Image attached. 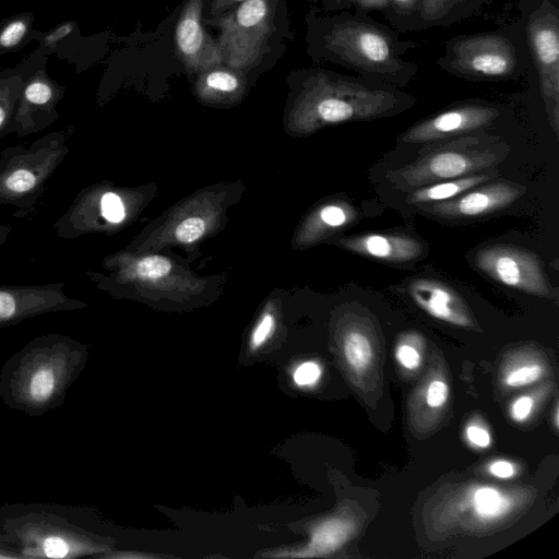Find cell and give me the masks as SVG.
I'll return each instance as SVG.
<instances>
[{"instance_id":"cell-17","label":"cell","mask_w":559,"mask_h":559,"mask_svg":"<svg viewBox=\"0 0 559 559\" xmlns=\"http://www.w3.org/2000/svg\"><path fill=\"white\" fill-rule=\"evenodd\" d=\"M487 175H468L465 177L435 182L415 189L406 201L411 204H433L456 198L463 192L488 180Z\"/></svg>"},{"instance_id":"cell-21","label":"cell","mask_w":559,"mask_h":559,"mask_svg":"<svg viewBox=\"0 0 559 559\" xmlns=\"http://www.w3.org/2000/svg\"><path fill=\"white\" fill-rule=\"evenodd\" d=\"M389 0H320L318 8L323 12L353 11L369 14L385 11Z\"/></svg>"},{"instance_id":"cell-13","label":"cell","mask_w":559,"mask_h":559,"mask_svg":"<svg viewBox=\"0 0 559 559\" xmlns=\"http://www.w3.org/2000/svg\"><path fill=\"white\" fill-rule=\"evenodd\" d=\"M525 192V187L500 181L469 189L454 199L429 204L427 211L442 217L464 218L490 214L509 206Z\"/></svg>"},{"instance_id":"cell-3","label":"cell","mask_w":559,"mask_h":559,"mask_svg":"<svg viewBox=\"0 0 559 559\" xmlns=\"http://www.w3.org/2000/svg\"><path fill=\"white\" fill-rule=\"evenodd\" d=\"M286 81L300 109L318 123L377 119L414 104V98L400 87L320 67L292 70Z\"/></svg>"},{"instance_id":"cell-23","label":"cell","mask_w":559,"mask_h":559,"mask_svg":"<svg viewBox=\"0 0 559 559\" xmlns=\"http://www.w3.org/2000/svg\"><path fill=\"white\" fill-rule=\"evenodd\" d=\"M135 270L141 278L156 280L170 272L171 263L164 257L151 255L139 261Z\"/></svg>"},{"instance_id":"cell-19","label":"cell","mask_w":559,"mask_h":559,"mask_svg":"<svg viewBox=\"0 0 559 559\" xmlns=\"http://www.w3.org/2000/svg\"><path fill=\"white\" fill-rule=\"evenodd\" d=\"M343 352L348 366L357 373L367 370L372 361L373 349L370 338L357 328L345 333Z\"/></svg>"},{"instance_id":"cell-18","label":"cell","mask_w":559,"mask_h":559,"mask_svg":"<svg viewBox=\"0 0 559 559\" xmlns=\"http://www.w3.org/2000/svg\"><path fill=\"white\" fill-rule=\"evenodd\" d=\"M352 524L341 519H331L318 525L311 534L306 549L293 557L326 555L338 548L350 535Z\"/></svg>"},{"instance_id":"cell-24","label":"cell","mask_w":559,"mask_h":559,"mask_svg":"<svg viewBox=\"0 0 559 559\" xmlns=\"http://www.w3.org/2000/svg\"><path fill=\"white\" fill-rule=\"evenodd\" d=\"M53 93L50 86L43 82L29 84L24 92L25 103L33 107H45L50 104Z\"/></svg>"},{"instance_id":"cell-10","label":"cell","mask_w":559,"mask_h":559,"mask_svg":"<svg viewBox=\"0 0 559 559\" xmlns=\"http://www.w3.org/2000/svg\"><path fill=\"white\" fill-rule=\"evenodd\" d=\"M474 262L478 270L502 285L538 296L551 294L543 263L525 249L491 245L478 250Z\"/></svg>"},{"instance_id":"cell-30","label":"cell","mask_w":559,"mask_h":559,"mask_svg":"<svg viewBox=\"0 0 559 559\" xmlns=\"http://www.w3.org/2000/svg\"><path fill=\"white\" fill-rule=\"evenodd\" d=\"M448 396V384L441 380H433L427 388L426 403L431 408H439L447 403Z\"/></svg>"},{"instance_id":"cell-26","label":"cell","mask_w":559,"mask_h":559,"mask_svg":"<svg viewBox=\"0 0 559 559\" xmlns=\"http://www.w3.org/2000/svg\"><path fill=\"white\" fill-rule=\"evenodd\" d=\"M246 0H205L204 24L210 27L223 14Z\"/></svg>"},{"instance_id":"cell-9","label":"cell","mask_w":559,"mask_h":559,"mask_svg":"<svg viewBox=\"0 0 559 559\" xmlns=\"http://www.w3.org/2000/svg\"><path fill=\"white\" fill-rule=\"evenodd\" d=\"M527 46L538 72L540 92L557 132L559 114V9L544 0L526 22Z\"/></svg>"},{"instance_id":"cell-6","label":"cell","mask_w":559,"mask_h":559,"mask_svg":"<svg viewBox=\"0 0 559 559\" xmlns=\"http://www.w3.org/2000/svg\"><path fill=\"white\" fill-rule=\"evenodd\" d=\"M524 52L525 49L504 33H479L449 40L437 64L467 80H508L524 70Z\"/></svg>"},{"instance_id":"cell-5","label":"cell","mask_w":559,"mask_h":559,"mask_svg":"<svg viewBox=\"0 0 559 559\" xmlns=\"http://www.w3.org/2000/svg\"><path fill=\"white\" fill-rule=\"evenodd\" d=\"M67 141L63 132H53L1 151L0 204L16 209L14 217L35 212L48 180L70 152Z\"/></svg>"},{"instance_id":"cell-28","label":"cell","mask_w":559,"mask_h":559,"mask_svg":"<svg viewBox=\"0 0 559 559\" xmlns=\"http://www.w3.org/2000/svg\"><path fill=\"white\" fill-rule=\"evenodd\" d=\"M321 367L313 361L301 364L294 372V381L299 386L314 385L321 377Z\"/></svg>"},{"instance_id":"cell-7","label":"cell","mask_w":559,"mask_h":559,"mask_svg":"<svg viewBox=\"0 0 559 559\" xmlns=\"http://www.w3.org/2000/svg\"><path fill=\"white\" fill-rule=\"evenodd\" d=\"M8 543L16 544L20 558L74 559L106 550L63 518L29 513L12 518L3 525Z\"/></svg>"},{"instance_id":"cell-38","label":"cell","mask_w":559,"mask_h":559,"mask_svg":"<svg viewBox=\"0 0 559 559\" xmlns=\"http://www.w3.org/2000/svg\"><path fill=\"white\" fill-rule=\"evenodd\" d=\"M10 550V549H9ZM4 544L0 545V558H12L17 557L14 552H10Z\"/></svg>"},{"instance_id":"cell-22","label":"cell","mask_w":559,"mask_h":559,"mask_svg":"<svg viewBox=\"0 0 559 559\" xmlns=\"http://www.w3.org/2000/svg\"><path fill=\"white\" fill-rule=\"evenodd\" d=\"M544 369L538 364H525L508 371L503 382L510 388H520L536 382L542 378Z\"/></svg>"},{"instance_id":"cell-15","label":"cell","mask_w":559,"mask_h":559,"mask_svg":"<svg viewBox=\"0 0 559 559\" xmlns=\"http://www.w3.org/2000/svg\"><path fill=\"white\" fill-rule=\"evenodd\" d=\"M343 245L360 255L391 262L411 261L424 251L417 239L396 234H364L343 240Z\"/></svg>"},{"instance_id":"cell-29","label":"cell","mask_w":559,"mask_h":559,"mask_svg":"<svg viewBox=\"0 0 559 559\" xmlns=\"http://www.w3.org/2000/svg\"><path fill=\"white\" fill-rule=\"evenodd\" d=\"M456 0H420L418 16L426 20L441 17Z\"/></svg>"},{"instance_id":"cell-31","label":"cell","mask_w":559,"mask_h":559,"mask_svg":"<svg viewBox=\"0 0 559 559\" xmlns=\"http://www.w3.org/2000/svg\"><path fill=\"white\" fill-rule=\"evenodd\" d=\"M397 362L407 370H415L420 366L421 358L418 350L411 344L401 343L395 350Z\"/></svg>"},{"instance_id":"cell-11","label":"cell","mask_w":559,"mask_h":559,"mask_svg":"<svg viewBox=\"0 0 559 559\" xmlns=\"http://www.w3.org/2000/svg\"><path fill=\"white\" fill-rule=\"evenodd\" d=\"M205 0H182L174 23V45L187 74L223 63L215 37L204 24Z\"/></svg>"},{"instance_id":"cell-2","label":"cell","mask_w":559,"mask_h":559,"mask_svg":"<svg viewBox=\"0 0 559 559\" xmlns=\"http://www.w3.org/2000/svg\"><path fill=\"white\" fill-rule=\"evenodd\" d=\"M86 347L58 333L40 335L11 356L0 372V399L38 416L61 405L86 360Z\"/></svg>"},{"instance_id":"cell-34","label":"cell","mask_w":559,"mask_h":559,"mask_svg":"<svg viewBox=\"0 0 559 559\" xmlns=\"http://www.w3.org/2000/svg\"><path fill=\"white\" fill-rule=\"evenodd\" d=\"M533 407L534 401L531 396H520L511 405V417L519 423L525 421L531 415Z\"/></svg>"},{"instance_id":"cell-14","label":"cell","mask_w":559,"mask_h":559,"mask_svg":"<svg viewBox=\"0 0 559 559\" xmlns=\"http://www.w3.org/2000/svg\"><path fill=\"white\" fill-rule=\"evenodd\" d=\"M407 288L413 300L431 317L457 326L473 325L465 302L447 284L430 278H417Z\"/></svg>"},{"instance_id":"cell-20","label":"cell","mask_w":559,"mask_h":559,"mask_svg":"<svg viewBox=\"0 0 559 559\" xmlns=\"http://www.w3.org/2000/svg\"><path fill=\"white\" fill-rule=\"evenodd\" d=\"M471 503L475 514L485 521L496 520L506 514L511 502L501 491L492 487H479L472 496Z\"/></svg>"},{"instance_id":"cell-27","label":"cell","mask_w":559,"mask_h":559,"mask_svg":"<svg viewBox=\"0 0 559 559\" xmlns=\"http://www.w3.org/2000/svg\"><path fill=\"white\" fill-rule=\"evenodd\" d=\"M420 0H389V7L384 11L392 21L394 17H412L418 14Z\"/></svg>"},{"instance_id":"cell-33","label":"cell","mask_w":559,"mask_h":559,"mask_svg":"<svg viewBox=\"0 0 559 559\" xmlns=\"http://www.w3.org/2000/svg\"><path fill=\"white\" fill-rule=\"evenodd\" d=\"M273 326V317L271 314H265L252 333L251 347L253 349L261 346L267 340L272 333Z\"/></svg>"},{"instance_id":"cell-36","label":"cell","mask_w":559,"mask_h":559,"mask_svg":"<svg viewBox=\"0 0 559 559\" xmlns=\"http://www.w3.org/2000/svg\"><path fill=\"white\" fill-rule=\"evenodd\" d=\"M491 475L498 478H511L515 474L513 464L508 461H495L489 466Z\"/></svg>"},{"instance_id":"cell-4","label":"cell","mask_w":559,"mask_h":559,"mask_svg":"<svg viewBox=\"0 0 559 559\" xmlns=\"http://www.w3.org/2000/svg\"><path fill=\"white\" fill-rule=\"evenodd\" d=\"M223 63L253 85L284 57L295 33L287 0H246L211 26Z\"/></svg>"},{"instance_id":"cell-37","label":"cell","mask_w":559,"mask_h":559,"mask_svg":"<svg viewBox=\"0 0 559 559\" xmlns=\"http://www.w3.org/2000/svg\"><path fill=\"white\" fill-rule=\"evenodd\" d=\"M72 31V25L71 24H67V25H63L61 27H59L58 29H56L48 38L47 40L49 43H52V41H56L62 37H64L66 35H68L70 32Z\"/></svg>"},{"instance_id":"cell-16","label":"cell","mask_w":559,"mask_h":559,"mask_svg":"<svg viewBox=\"0 0 559 559\" xmlns=\"http://www.w3.org/2000/svg\"><path fill=\"white\" fill-rule=\"evenodd\" d=\"M193 76L197 92L204 97H234L250 85L241 72L225 63L210 67Z\"/></svg>"},{"instance_id":"cell-8","label":"cell","mask_w":559,"mask_h":559,"mask_svg":"<svg viewBox=\"0 0 559 559\" xmlns=\"http://www.w3.org/2000/svg\"><path fill=\"white\" fill-rule=\"evenodd\" d=\"M475 138H463L455 143L427 152L390 175V180L403 190L417 189L435 182L456 179L490 168L502 158L497 151L475 148Z\"/></svg>"},{"instance_id":"cell-12","label":"cell","mask_w":559,"mask_h":559,"mask_svg":"<svg viewBox=\"0 0 559 559\" xmlns=\"http://www.w3.org/2000/svg\"><path fill=\"white\" fill-rule=\"evenodd\" d=\"M499 115V110L489 105L456 106L415 124L401 140L404 143L416 144L464 134L489 126Z\"/></svg>"},{"instance_id":"cell-1","label":"cell","mask_w":559,"mask_h":559,"mask_svg":"<svg viewBox=\"0 0 559 559\" xmlns=\"http://www.w3.org/2000/svg\"><path fill=\"white\" fill-rule=\"evenodd\" d=\"M306 52L316 63H331L354 73L402 87L418 72L403 56L418 45L399 35L369 14L323 12L309 8L305 16Z\"/></svg>"},{"instance_id":"cell-32","label":"cell","mask_w":559,"mask_h":559,"mask_svg":"<svg viewBox=\"0 0 559 559\" xmlns=\"http://www.w3.org/2000/svg\"><path fill=\"white\" fill-rule=\"evenodd\" d=\"M26 32V25L21 21L9 24L0 35V44L11 47L17 44Z\"/></svg>"},{"instance_id":"cell-25","label":"cell","mask_w":559,"mask_h":559,"mask_svg":"<svg viewBox=\"0 0 559 559\" xmlns=\"http://www.w3.org/2000/svg\"><path fill=\"white\" fill-rule=\"evenodd\" d=\"M205 230V223L200 217H189L176 228V237L181 242H191L199 239Z\"/></svg>"},{"instance_id":"cell-35","label":"cell","mask_w":559,"mask_h":559,"mask_svg":"<svg viewBox=\"0 0 559 559\" xmlns=\"http://www.w3.org/2000/svg\"><path fill=\"white\" fill-rule=\"evenodd\" d=\"M466 438L472 444L478 448H487L491 442L489 432L478 426H468L466 428Z\"/></svg>"}]
</instances>
